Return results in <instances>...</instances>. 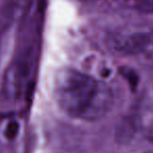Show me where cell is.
<instances>
[{
	"label": "cell",
	"instance_id": "1",
	"mask_svg": "<svg viewBox=\"0 0 153 153\" xmlns=\"http://www.w3.org/2000/svg\"><path fill=\"white\" fill-rule=\"evenodd\" d=\"M54 97L64 113L83 121L101 119L114 104V93L106 83L73 68L57 72Z\"/></svg>",
	"mask_w": 153,
	"mask_h": 153
},
{
	"label": "cell",
	"instance_id": "4",
	"mask_svg": "<svg viewBox=\"0 0 153 153\" xmlns=\"http://www.w3.org/2000/svg\"><path fill=\"white\" fill-rule=\"evenodd\" d=\"M13 14V0H0V25L10 20Z\"/></svg>",
	"mask_w": 153,
	"mask_h": 153
},
{
	"label": "cell",
	"instance_id": "5",
	"mask_svg": "<svg viewBox=\"0 0 153 153\" xmlns=\"http://www.w3.org/2000/svg\"><path fill=\"white\" fill-rule=\"evenodd\" d=\"M134 6L144 14H153V0H133Z\"/></svg>",
	"mask_w": 153,
	"mask_h": 153
},
{
	"label": "cell",
	"instance_id": "6",
	"mask_svg": "<svg viewBox=\"0 0 153 153\" xmlns=\"http://www.w3.org/2000/svg\"><path fill=\"white\" fill-rule=\"evenodd\" d=\"M148 139H149L150 141L153 143V126L150 128V130H149V133H148Z\"/></svg>",
	"mask_w": 153,
	"mask_h": 153
},
{
	"label": "cell",
	"instance_id": "3",
	"mask_svg": "<svg viewBox=\"0 0 153 153\" xmlns=\"http://www.w3.org/2000/svg\"><path fill=\"white\" fill-rule=\"evenodd\" d=\"M135 130H137V123L133 119L127 118V119L123 120L121 124L118 126L116 135L120 142L124 143V142H128L129 140L132 139Z\"/></svg>",
	"mask_w": 153,
	"mask_h": 153
},
{
	"label": "cell",
	"instance_id": "2",
	"mask_svg": "<svg viewBox=\"0 0 153 153\" xmlns=\"http://www.w3.org/2000/svg\"><path fill=\"white\" fill-rule=\"evenodd\" d=\"M113 45L116 50L122 53H137L142 51L149 42L147 33L135 32V33L122 34L118 33L113 38Z\"/></svg>",
	"mask_w": 153,
	"mask_h": 153
}]
</instances>
